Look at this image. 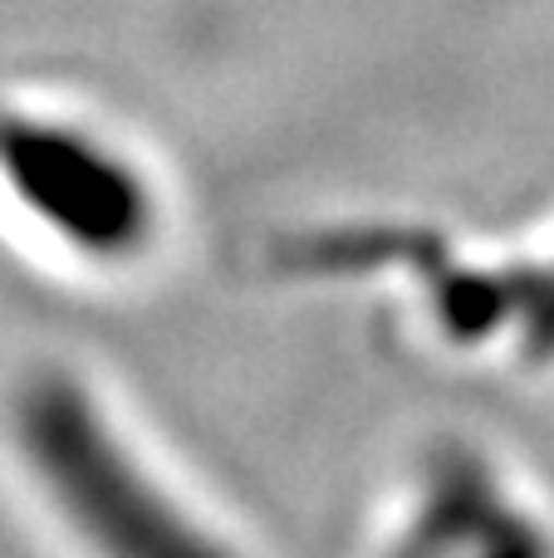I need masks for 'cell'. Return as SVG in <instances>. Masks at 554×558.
I'll return each instance as SVG.
<instances>
[{
	"label": "cell",
	"mask_w": 554,
	"mask_h": 558,
	"mask_svg": "<svg viewBox=\"0 0 554 558\" xmlns=\"http://www.w3.org/2000/svg\"><path fill=\"white\" fill-rule=\"evenodd\" d=\"M20 446L29 451L39 481L55 490L69 520L94 530L113 549H182L192 534L177 510L147 485L137 461L118 446L108 422L94 412L69 377H39L20 397Z\"/></svg>",
	"instance_id": "2"
},
{
	"label": "cell",
	"mask_w": 554,
	"mask_h": 558,
	"mask_svg": "<svg viewBox=\"0 0 554 558\" xmlns=\"http://www.w3.org/2000/svg\"><path fill=\"white\" fill-rule=\"evenodd\" d=\"M0 182L45 231L94 260L137 255L153 231V192L143 172L74 123L5 113Z\"/></svg>",
	"instance_id": "1"
}]
</instances>
